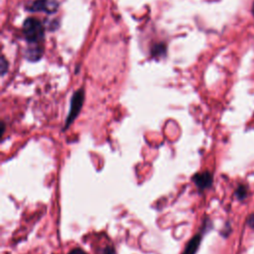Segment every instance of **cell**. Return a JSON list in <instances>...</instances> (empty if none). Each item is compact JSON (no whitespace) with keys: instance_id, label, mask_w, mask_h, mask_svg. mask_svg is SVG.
<instances>
[{"instance_id":"cell-5","label":"cell","mask_w":254,"mask_h":254,"mask_svg":"<svg viewBox=\"0 0 254 254\" xmlns=\"http://www.w3.org/2000/svg\"><path fill=\"white\" fill-rule=\"evenodd\" d=\"M42 53H43V48L38 46L37 44H33V46L29 47L28 50L25 53V57L29 60V61H38L41 57H42Z\"/></svg>"},{"instance_id":"cell-11","label":"cell","mask_w":254,"mask_h":254,"mask_svg":"<svg viewBox=\"0 0 254 254\" xmlns=\"http://www.w3.org/2000/svg\"><path fill=\"white\" fill-rule=\"evenodd\" d=\"M252 12H253V14H254V4H253V9H252Z\"/></svg>"},{"instance_id":"cell-9","label":"cell","mask_w":254,"mask_h":254,"mask_svg":"<svg viewBox=\"0 0 254 254\" xmlns=\"http://www.w3.org/2000/svg\"><path fill=\"white\" fill-rule=\"evenodd\" d=\"M247 224L250 228H253L254 229V212L251 213L248 218H247Z\"/></svg>"},{"instance_id":"cell-10","label":"cell","mask_w":254,"mask_h":254,"mask_svg":"<svg viewBox=\"0 0 254 254\" xmlns=\"http://www.w3.org/2000/svg\"><path fill=\"white\" fill-rule=\"evenodd\" d=\"M68 254H87L86 252H84L82 249H79V248H75L73 250H71Z\"/></svg>"},{"instance_id":"cell-6","label":"cell","mask_w":254,"mask_h":254,"mask_svg":"<svg viewBox=\"0 0 254 254\" xmlns=\"http://www.w3.org/2000/svg\"><path fill=\"white\" fill-rule=\"evenodd\" d=\"M200 240H201V234L197 233L196 235H194L187 244L185 251L183 254H195L199 244H200Z\"/></svg>"},{"instance_id":"cell-7","label":"cell","mask_w":254,"mask_h":254,"mask_svg":"<svg viewBox=\"0 0 254 254\" xmlns=\"http://www.w3.org/2000/svg\"><path fill=\"white\" fill-rule=\"evenodd\" d=\"M247 188L245 186H239L235 190V195L238 199L243 200L247 196Z\"/></svg>"},{"instance_id":"cell-8","label":"cell","mask_w":254,"mask_h":254,"mask_svg":"<svg viewBox=\"0 0 254 254\" xmlns=\"http://www.w3.org/2000/svg\"><path fill=\"white\" fill-rule=\"evenodd\" d=\"M7 66H8V63L6 62L5 58L2 57V58H1V71H2V74L5 73V71H6V69H7Z\"/></svg>"},{"instance_id":"cell-4","label":"cell","mask_w":254,"mask_h":254,"mask_svg":"<svg viewBox=\"0 0 254 254\" xmlns=\"http://www.w3.org/2000/svg\"><path fill=\"white\" fill-rule=\"evenodd\" d=\"M192 181L197 187L198 190H203L205 189H208L212 185V175L209 172H202L197 173L192 177Z\"/></svg>"},{"instance_id":"cell-3","label":"cell","mask_w":254,"mask_h":254,"mask_svg":"<svg viewBox=\"0 0 254 254\" xmlns=\"http://www.w3.org/2000/svg\"><path fill=\"white\" fill-rule=\"evenodd\" d=\"M58 7L59 3L57 0H35L27 9L33 12L43 11L46 13H54L58 10Z\"/></svg>"},{"instance_id":"cell-2","label":"cell","mask_w":254,"mask_h":254,"mask_svg":"<svg viewBox=\"0 0 254 254\" xmlns=\"http://www.w3.org/2000/svg\"><path fill=\"white\" fill-rule=\"evenodd\" d=\"M83 99H84V92L82 89H78L77 91H75L73 93V95L71 97V101H70L69 112H68L66 120H65L64 128H67L73 122V120L77 117V115L81 109Z\"/></svg>"},{"instance_id":"cell-1","label":"cell","mask_w":254,"mask_h":254,"mask_svg":"<svg viewBox=\"0 0 254 254\" xmlns=\"http://www.w3.org/2000/svg\"><path fill=\"white\" fill-rule=\"evenodd\" d=\"M23 34L29 43L38 44L44 39V27L39 20L28 18L23 24Z\"/></svg>"}]
</instances>
